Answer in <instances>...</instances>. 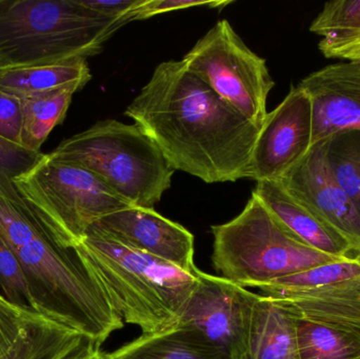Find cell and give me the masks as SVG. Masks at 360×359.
I'll return each mask as SVG.
<instances>
[{
    "label": "cell",
    "instance_id": "24",
    "mask_svg": "<svg viewBox=\"0 0 360 359\" xmlns=\"http://www.w3.org/2000/svg\"><path fill=\"white\" fill-rule=\"evenodd\" d=\"M0 293L10 303L35 311L25 271L11 249L0 238ZM36 312V311H35Z\"/></svg>",
    "mask_w": 360,
    "mask_h": 359
},
{
    "label": "cell",
    "instance_id": "27",
    "mask_svg": "<svg viewBox=\"0 0 360 359\" xmlns=\"http://www.w3.org/2000/svg\"><path fill=\"white\" fill-rule=\"evenodd\" d=\"M22 99L0 91V137L21 145Z\"/></svg>",
    "mask_w": 360,
    "mask_h": 359
},
{
    "label": "cell",
    "instance_id": "2",
    "mask_svg": "<svg viewBox=\"0 0 360 359\" xmlns=\"http://www.w3.org/2000/svg\"><path fill=\"white\" fill-rule=\"evenodd\" d=\"M0 238L20 263L38 314L86 335L98 347L124 328L76 246L61 242L1 173Z\"/></svg>",
    "mask_w": 360,
    "mask_h": 359
},
{
    "label": "cell",
    "instance_id": "25",
    "mask_svg": "<svg viewBox=\"0 0 360 359\" xmlns=\"http://www.w3.org/2000/svg\"><path fill=\"white\" fill-rule=\"evenodd\" d=\"M52 322L31 310L10 303L0 293V358L6 355L19 337L32 327Z\"/></svg>",
    "mask_w": 360,
    "mask_h": 359
},
{
    "label": "cell",
    "instance_id": "10",
    "mask_svg": "<svg viewBox=\"0 0 360 359\" xmlns=\"http://www.w3.org/2000/svg\"><path fill=\"white\" fill-rule=\"evenodd\" d=\"M312 136V99L302 86H292L262 124L252 152L250 179L279 181L310 151Z\"/></svg>",
    "mask_w": 360,
    "mask_h": 359
},
{
    "label": "cell",
    "instance_id": "23",
    "mask_svg": "<svg viewBox=\"0 0 360 359\" xmlns=\"http://www.w3.org/2000/svg\"><path fill=\"white\" fill-rule=\"evenodd\" d=\"M330 171L360 214V131L342 130L326 138Z\"/></svg>",
    "mask_w": 360,
    "mask_h": 359
},
{
    "label": "cell",
    "instance_id": "22",
    "mask_svg": "<svg viewBox=\"0 0 360 359\" xmlns=\"http://www.w3.org/2000/svg\"><path fill=\"white\" fill-rule=\"evenodd\" d=\"M296 318L300 359H360V335L306 318Z\"/></svg>",
    "mask_w": 360,
    "mask_h": 359
},
{
    "label": "cell",
    "instance_id": "11",
    "mask_svg": "<svg viewBox=\"0 0 360 359\" xmlns=\"http://www.w3.org/2000/svg\"><path fill=\"white\" fill-rule=\"evenodd\" d=\"M279 183L285 191L327 221L360 252V214L338 185L326 158V139L310 151Z\"/></svg>",
    "mask_w": 360,
    "mask_h": 359
},
{
    "label": "cell",
    "instance_id": "14",
    "mask_svg": "<svg viewBox=\"0 0 360 359\" xmlns=\"http://www.w3.org/2000/svg\"><path fill=\"white\" fill-rule=\"evenodd\" d=\"M252 194L288 230L311 248L335 259H347L356 253L345 236L290 195L278 181H258Z\"/></svg>",
    "mask_w": 360,
    "mask_h": 359
},
{
    "label": "cell",
    "instance_id": "8",
    "mask_svg": "<svg viewBox=\"0 0 360 359\" xmlns=\"http://www.w3.org/2000/svg\"><path fill=\"white\" fill-rule=\"evenodd\" d=\"M181 60L228 105L262 126L275 81L266 59L243 42L228 20L218 21Z\"/></svg>",
    "mask_w": 360,
    "mask_h": 359
},
{
    "label": "cell",
    "instance_id": "15",
    "mask_svg": "<svg viewBox=\"0 0 360 359\" xmlns=\"http://www.w3.org/2000/svg\"><path fill=\"white\" fill-rule=\"evenodd\" d=\"M266 297L285 306L295 318L330 325L360 335V278Z\"/></svg>",
    "mask_w": 360,
    "mask_h": 359
},
{
    "label": "cell",
    "instance_id": "6",
    "mask_svg": "<svg viewBox=\"0 0 360 359\" xmlns=\"http://www.w3.org/2000/svg\"><path fill=\"white\" fill-rule=\"evenodd\" d=\"M214 269L243 288H260L338 261L304 244L252 194L240 214L212 227Z\"/></svg>",
    "mask_w": 360,
    "mask_h": 359
},
{
    "label": "cell",
    "instance_id": "17",
    "mask_svg": "<svg viewBox=\"0 0 360 359\" xmlns=\"http://www.w3.org/2000/svg\"><path fill=\"white\" fill-rule=\"evenodd\" d=\"M105 354L86 335L46 322L23 333L0 359H105Z\"/></svg>",
    "mask_w": 360,
    "mask_h": 359
},
{
    "label": "cell",
    "instance_id": "16",
    "mask_svg": "<svg viewBox=\"0 0 360 359\" xmlns=\"http://www.w3.org/2000/svg\"><path fill=\"white\" fill-rule=\"evenodd\" d=\"M245 359H300L295 316L270 297L258 295Z\"/></svg>",
    "mask_w": 360,
    "mask_h": 359
},
{
    "label": "cell",
    "instance_id": "29",
    "mask_svg": "<svg viewBox=\"0 0 360 359\" xmlns=\"http://www.w3.org/2000/svg\"><path fill=\"white\" fill-rule=\"evenodd\" d=\"M146 0H80L90 10L110 19L128 23L132 21V15Z\"/></svg>",
    "mask_w": 360,
    "mask_h": 359
},
{
    "label": "cell",
    "instance_id": "19",
    "mask_svg": "<svg viewBox=\"0 0 360 359\" xmlns=\"http://www.w3.org/2000/svg\"><path fill=\"white\" fill-rule=\"evenodd\" d=\"M91 78L92 73L86 59H73L52 65L8 70L0 76V91L22 99L65 89L79 91Z\"/></svg>",
    "mask_w": 360,
    "mask_h": 359
},
{
    "label": "cell",
    "instance_id": "28",
    "mask_svg": "<svg viewBox=\"0 0 360 359\" xmlns=\"http://www.w3.org/2000/svg\"><path fill=\"white\" fill-rule=\"evenodd\" d=\"M232 1H209V0H146L132 15V21L149 19L156 15L186 8L207 6L209 8H222Z\"/></svg>",
    "mask_w": 360,
    "mask_h": 359
},
{
    "label": "cell",
    "instance_id": "9",
    "mask_svg": "<svg viewBox=\"0 0 360 359\" xmlns=\"http://www.w3.org/2000/svg\"><path fill=\"white\" fill-rule=\"evenodd\" d=\"M258 295L201 271L175 327L198 333L231 359H245Z\"/></svg>",
    "mask_w": 360,
    "mask_h": 359
},
{
    "label": "cell",
    "instance_id": "26",
    "mask_svg": "<svg viewBox=\"0 0 360 359\" xmlns=\"http://www.w3.org/2000/svg\"><path fill=\"white\" fill-rule=\"evenodd\" d=\"M44 155L0 137V173L12 181L33 168Z\"/></svg>",
    "mask_w": 360,
    "mask_h": 359
},
{
    "label": "cell",
    "instance_id": "31",
    "mask_svg": "<svg viewBox=\"0 0 360 359\" xmlns=\"http://www.w3.org/2000/svg\"><path fill=\"white\" fill-rule=\"evenodd\" d=\"M355 254L359 255V256L360 257V252H359V253H355Z\"/></svg>",
    "mask_w": 360,
    "mask_h": 359
},
{
    "label": "cell",
    "instance_id": "13",
    "mask_svg": "<svg viewBox=\"0 0 360 359\" xmlns=\"http://www.w3.org/2000/svg\"><path fill=\"white\" fill-rule=\"evenodd\" d=\"M298 86L312 99L313 143L338 131H360V63L327 65Z\"/></svg>",
    "mask_w": 360,
    "mask_h": 359
},
{
    "label": "cell",
    "instance_id": "30",
    "mask_svg": "<svg viewBox=\"0 0 360 359\" xmlns=\"http://www.w3.org/2000/svg\"><path fill=\"white\" fill-rule=\"evenodd\" d=\"M6 72V70L4 69V67H2L1 63H0V76L2 75V74Z\"/></svg>",
    "mask_w": 360,
    "mask_h": 359
},
{
    "label": "cell",
    "instance_id": "4",
    "mask_svg": "<svg viewBox=\"0 0 360 359\" xmlns=\"http://www.w3.org/2000/svg\"><path fill=\"white\" fill-rule=\"evenodd\" d=\"M124 25L80 0H0V63L8 71L88 59Z\"/></svg>",
    "mask_w": 360,
    "mask_h": 359
},
{
    "label": "cell",
    "instance_id": "1",
    "mask_svg": "<svg viewBox=\"0 0 360 359\" xmlns=\"http://www.w3.org/2000/svg\"><path fill=\"white\" fill-rule=\"evenodd\" d=\"M124 115L153 141L173 170L207 183L250 178L262 126L220 98L184 61L158 65Z\"/></svg>",
    "mask_w": 360,
    "mask_h": 359
},
{
    "label": "cell",
    "instance_id": "5",
    "mask_svg": "<svg viewBox=\"0 0 360 359\" xmlns=\"http://www.w3.org/2000/svg\"><path fill=\"white\" fill-rule=\"evenodd\" d=\"M82 167L133 207L154 209L172 185L175 171L136 124L105 119L61 141L46 154Z\"/></svg>",
    "mask_w": 360,
    "mask_h": 359
},
{
    "label": "cell",
    "instance_id": "12",
    "mask_svg": "<svg viewBox=\"0 0 360 359\" xmlns=\"http://www.w3.org/2000/svg\"><path fill=\"white\" fill-rule=\"evenodd\" d=\"M94 225L129 248L186 271L198 270L194 263L193 234L154 209L131 207L111 213Z\"/></svg>",
    "mask_w": 360,
    "mask_h": 359
},
{
    "label": "cell",
    "instance_id": "7",
    "mask_svg": "<svg viewBox=\"0 0 360 359\" xmlns=\"http://www.w3.org/2000/svg\"><path fill=\"white\" fill-rule=\"evenodd\" d=\"M13 181L38 216L68 246L79 244L99 219L133 207L90 171L46 154Z\"/></svg>",
    "mask_w": 360,
    "mask_h": 359
},
{
    "label": "cell",
    "instance_id": "18",
    "mask_svg": "<svg viewBox=\"0 0 360 359\" xmlns=\"http://www.w3.org/2000/svg\"><path fill=\"white\" fill-rule=\"evenodd\" d=\"M326 58L360 63V0L326 2L310 25Z\"/></svg>",
    "mask_w": 360,
    "mask_h": 359
},
{
    "label": "cell",
    "instance_id": "3",
    "mask_svg": "<svg viewBox=\"0 0 360 359\" xmlns=\"http://www.w3.org/2000/svg\"><path fill=\"white\" fill-rule=\"evenodd\" d=\"M76 248L122 322L139 327L143 335L176 326L201 273L129 248L95 225Z\"/></svg>",
    "mask_w": 360,
    "mask_h": 359
},
{
    "label": "cell",
    "instance_id": "20",
    "mask_svg": "<svg viewBox=\"0 0 360 359\" xmlns=\"http://www.w3.org/2000/svg\"><path fill=\"white\" fill-rule=\"evenodd\" d=\"M105 359H231L198 333L173 327L156 334H141Z\"/></svg>",
    "mask_w": 360,
    "mask_h": 359
},
{
    "label": "cell",
    "instance_id": "21",
    "mask_svg": "<svg viewBox=\"0 0 360 359\" xmlns=\"http://www.w3.org/2000/svg\"><path fill=\"white\" fill-rule=\"evenodd\" d=\"M76 92L77 89H65L22 98L21 145L23 148L40 152V148L55 126L65 120Z\"/></svg>",
    "mask_w": 360,
    "mask_h": 359
}]
</instances>
